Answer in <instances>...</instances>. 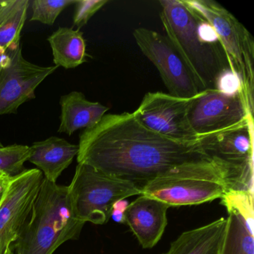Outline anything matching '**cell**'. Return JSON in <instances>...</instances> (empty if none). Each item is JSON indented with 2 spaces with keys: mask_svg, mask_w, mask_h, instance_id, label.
I'll list each match as a JSON object with an SVG mask.
<instances>
[{
  "mask_svg": "<svg viewBox=\"0 0 254 254\" xmlns=\"http://www.w3.org/2000/svg\"><path fill=\"white\" fill-rule=\"evenodd\" d=\"M44 177L38 169L10 178L0 203V254L17 240L29 219Z\"/></svg>",
  "mask_w": 254,
  "mask_h": 254,
  "instance_id": "10",
  "label": "cell"
},
{
  "mask_svg": "<svg viewBox=\"0 0 254 254\" xmlns=\"http://www.w3.org/2000/svg\"><path fill=\"white\" fill-rule=\"evenodd\" d=\"M7 53L11 63L0 67V116L16 114L23 104L35 99L37 87L59 68L28 62L22 54L21 46Z\"/></svg>",
  "mask_w": 254,
  "mask_h": 254,
  "instance_id": "11",
  "label": "cell"
},
{
  "mask_svg": "<svg viewBox=\"0 0 254 254\" xmlns=\"http://www.w3.org/2000/svg\"><path fill=\"white\" fill-rule=\"evenodd\" d=\"M77 161L142 188L180 163L206 155L199 145H183L143 126L133 113L107 114L79 136Z\"/></svg>",
  "mask_w": 254,
  "mask_h": 254,
  "instance_id": "1",
  "label": "cell"
},
{
  "mask_svg": "<svg viewBox=\"0 0 254 254\" xmlns=\"http://www.w3.org/2000/svg\"><path fill=\"white\" fill-rule=\"evenodd\" d=\"M76 0H35L32 2L30 21L53 26L62 11L75 3Z\"/></svg>",
  "mask_w": 254,
  "mask_h": 254,
  "instance_id": "22",
  "label": "cell"
},
{
  "mask_svg": "<svg viewBox=\"0 0 254 254\" xmlns=\"http://www.w3.org/2000/svg\"><path fill=\"white\" fill-rule=\"evenodd\" d=\"M215 90L224 93V94L230 95V96H234V95L242 93L247 97L240 78L237 74L233 72L230 68L224 69L218 75L216 80H215ZM247 99H248V98L247 97ZM248 101H249V99H248ZM250 104L253 107H254V105H253L251 102H250Z\"/></svg>",
  "mask_w": 254,
  "mask_h": 254,
  "instance_id": "24",
  "label": "cell"
},
{
  "mask_svg": "<svg viewBox=\"0 0 254 254\" xmlns=\"http://www.w3.org/2000/svg\"><path fill=\"white\" fill-rule=\"evenodd\" d=\"M129 206L126 199H122L114 203L111 218L119 224H126V212Z\"/></svg>",
  "mask_w": 254,
  "mask_h": 254,
  "instance_id": "25",
  "label": "cell"
},
{
  "mask_svg": "<svg viewBox=\"0 0 254 254\" xmlns=\"http://www.w3.org/2000/svg\"><path fill=\"white\" fill-rule=\"evenodd\" d=\"M221 199L228 213L239 215L254 234V194L246 191L229 190Z\"/></svg>",
  "mask_w": 254,
  "mask_h": 254,
  "instance_id": "20",
  "label": "cell"
},
{
  "mask_svg": "<svg viewBox=\"0 0 254 254\" xmlns=\"http://www.w3.org/2000/svg\"><path fill=\"white\" fill-rule=\"evenodd\" d=\"M169 207L161 200L145 194H140L129 203L126 212V224L142 248H154L161 239L167 226Z\"/></svg>",
  "mask_w": 254,
  "mask_h": 254,
  "instance_id": "12",
  "label": "cell"
},
{
  "mask_svg": "<svg viewBox=\"0 0 254 254\" xmlns=\"http://www.w3.org/2000/svg\"><path fill=\"white\" fill-rule=\"evenodd\" d=\"M9 177L7 175H4V174L0 173V185L5 184L7 181L9 180Z\"/></svg>",
  "mask_w": 254,
  "mask_h": 254,
  "instance_id": "29",
  "label": "cell"
},
{
  "mask_svg": "<svg viewBox=\"0 0 254 254\" xmlns=\"http://www.w3.org/2000/svg\"><path fill=\"white\" fill-rule=\"evenodd\" d=\"M254 108L242 93L230 96L208 89L191 99L189 121L200 143L254 120Z\"/></svg>",
  "mask_w": 254,
  "mask_h": 254,
  "instance_id": "7",
  "label": "cell"
},
{
  "mask_svg": "<svg viewBox=\"0 0 254 254\" xmlns=\"http://www.w3.org/2000/svg\"><path fill=\"white\" fill-rule=\"evenodd\" d=\"M191 99L151 92L144 96L133 114L147 128L167 139L183 145L200 146L189 121Z\"/></svg>",
  "mask_w": 254,
  "mask_h": 254,
  "instance_id": "8",
  "label": "cell"
},
{
  "mask_svg": "<svg viewBox=\"0 0 254 254\" xmlns=\"http://www.w3.org/2000/svg\"><path fill=\"white\" fill-rule=\"evenodd\" d=\"M83 35L79 29L59 27L49 37L47 41L56 66L74 69L86 62V42Z\"/></svg>",
  "mask_w": 254,
  "mask_h": 254,
  "instance_id": "17",
  "label": "cell"
},
{
  "mask_svg": "<svg viewBox=\"0 0 254 254\" xmlns=\"http://www.w3.org/2000/svg\"><path fill=\"white\" fill-rule=\"evenodd\" d=\"M5 254H16L15 253H14V250H13L12 247H11V248H8V250H7L6 252L5 253Z\"/></svg>",
  "mask_w": 254,
  "mask_h": 254,
  "instance_id": "30",
  "label": "cell"
},
{
  "mask_svg": "<svg viewBox=\"0 0 254 254\" xmlns=\"http://www.w3.org/2000/svg\"><path fill=\"white\" fill-rule=\"evenodd\" d=\"M200 147L208 155L229 163L254 161V120L202 141Z\"/></svg>",
  "mask_w": 254,
  "mask_h": 254,
  "instance_id": "13",
  "label": "cell"
},
{
  "mask_svg": "<svg viewBox=\"0 0 254 254\" xmlns=\"http://www.w3.org/2000/svg\"><path fill=\"white\" fill-rule=\"evenodd\" d=\"M11 63V59L7 50L0 47V67H6Z\"/></svg>",
  "mask_w": 254,
  "mask_h": 254,
  "instance_id": "27",
  "label": "cell"
},
{
  "mask_svg": "<svg viewBox=\"0 0 254 254\" xmlns=\"http://www.w3.org/2000/svg\"><path fill=\"white\" fill-rule=\"evenodd\" d=\"M228 214L221 254H254V234L239 215Z\"/></svg>",
  "mask_w": 254,
  "mask_h": 254,
  "instance_id": "18",
  "label": "cell"
},
{
  "mask_svg": "<svg viewBox=\"0 0 254 254\" xmlns=\"http://www.w3.org/2000/svg\"><path fill=\"white\" fill-rule=\"evenodd\" d=\"M68 191L77 217L84 222L102 225L111 218L116 202L140 195L142 188L88 165L78 163Z\"/></svg>",
  "mask_w": 254,
  "mask_h": 254,
  "instance_id": "5",
  "label": "cell"
},
{
  "mask_svg": "<svg viewBox=\"0 0 254 254\" xmlns=\"http://www.w3.org/2000/svg\"><path fill=\"white\" fill-rule=\"evenodd\" d=\"M8 181H7L5 184L0 185V203L2 201V197H3L4 194H5V188H6L7 184H8Z\"/></svg>",
  "mask_w": 254,
  "mask_h": 254,
  "instance_id": "28",
  "label": "cell"
},
{
  "mask_svg": "<svg viewBox=\"0 0 254 254\" xmlns=\"http://www.w3.org/2000/svg\"><path fill=\"white\" fill-rule=\"evenodd\" d=\"M60 126L58 132L71 136L79 129H87L97 124L109 111L108 107L90 102L84 93L72 91L60 99Z\"/></svg>",
  "mask_w": 254,
  "mask_h": 254,
  "instance_id": "15",
  "label": "cell"
},
{
  "mask_svg": "<svg viewBox=\"0 0 254 254\" xmlns=\"http://www.w3.org/2000/svg\"><path fill=\"white\" fill-rule=\"evenodd\" d=\"M227 228V218L184 232L163 254H221Z\"/></svg>",
  "mask_w": 254,
  "mask_h": 254,
  "instance_id": "16",
  "label": "cell"
},
{
  "mask_svg": "<svg viewBox=\"0 0 254 254\" xmlns=\"http://www.w3.org/2000/svg\"><path fill=\"white\" fill-rule=\"evenodd\" d=\"M30 3L29 0H15L11 11L0 23V47L14 50L20 47V35Z\"/></svg>",
  "mask_w": 254,
  "mask_h": 254,
  "instance_id": "19",
  "label": "cell"
},
{
  "mask_svg": "<svg viewBox=\"0 0 254 254\" xmlns=\"http://www.w3.org/2000/svg\"><path fill=\"white\" fill-rule=\"evenodd\" d=\"M108 2L109 0H76L74 4V26L78 29L84 27L91 17Z\"/></svg>",
  "mask_w": 254,
  "mask_h": 254,
  "instance_id": "23",
  "label": "cell"
},
{
  "mask_svg": "<svg viewBox=\"0 0 254 254\" xmlns=\"http://www.w3.org/2000/svg\"><path fill=\"white\" fill-rule=\"evenodd\" d=\"M86 223L75 215L68 187L44 178L29 219L13 245L16 254H53L78 239Z\"/></svg>",
  "mask_w": 254,
  "mask_h": 254,
  "instance_id": "3",
  "label": "cell"
},
{
  "mask_svg": "<svg viewBox=\"0 0 254 254\" xmlns=\"http://www.w3.org/2000/svg\"><path fill=\"white\" fill-rule=\"evenodd\" d=\"M4 145H2V142H1V141H0V148H2V147H3Z\"/></svg>",
  "mask_w": 254,
  "mask_h": 254,
  "instance_id": "31",
  "label": "cell"
},
{
  "mask_svg": "<svg viewBox=\"0 0 254 254\" xmlns=\"http://www.w3.org/2000/svg\"><path fill=\"white\" fill-rule=\"evenodd\" d=\"M28 161L38 168L44 178L57 182L65 169L69 167L78 153V145L66 139L51 136L44 141L34 142Z\"/></svg>",
  "mask_w": 254,
  "mask_h": 254,
  "instance_id": "14",
  "label": "cell"
},
{
  "mask_svg": "<svg viewBox=\"0 0 254 254\" xmlns=\"http://www.w3.org/2000/svg\"><path fill=\"white\" fill-rule=\"evenodd\" d=\"M218 35L228 62L237 74L250 102L254 104V41L252 35L228 10L213 0H182Z\"/></svg>",
  "mask_w": 254,
  "mask_h": 254,
  "instance_id": "6",
  "label": "cell"
},
{
  "mask_svg": "<svg viewBox=\"0 0 254 254\" xmlns=\"http://www.w3.org/2000/svg\"><path fill=\"white\" fill-rule=\"evenodd\" d=\"M15 0H0V23L11 11Z\"/></svg>",
  "mask_w": 254,
  "mask_h": 254,
  "instance_id": "26",
  "label": "cell"
},
{
  "mask_svg": "<svg viewBox=\"0 0 254 254\" xmlns=\"http://www.w3.org/2000/svg\"><path fill=\"white\" fill-rule=\"evenodd\" d=\"M160 20L168 39L192 75L200 91L215 89L217 77L229 67L221 46L202 42L197 16L182 0H161Z\"/></svg>",
  "mask_w": 254,
  "mask_h": 254,
  "instance_id": "4",
  "label": "cell"
},
{
  "mask_svg": "<svg viewBox=\"0 0 254 254\" xmlns=\"http://www.w3.org/2000/svg\"><path fill=\"white\" fill-rule=\"evenodd\" d=\"M229 190L254 194V161L237 164L206 154L160 174L142 187V194L177 207L212 201Z\"/></svg>",
  "mask_w": 254,
  "mask_h": 254,
  "instance_id": "2",
  "label": "cell"
},
{
  "mask_svg": "<svg viewBox=\"0 0 254 254\" xmlns=\"http://www.w3.org/2000/svg\"><path fill=\"white\" fill-rule=\"evenodd\" d=\"M133 36L144 56L154 65L169 94L191 99L200 93L192 75L166 35L139 27Z\"/></svg>",
  "mask_w": 254,
  "mask_h": 254,
  "instance_id": "9",
  "label": "cell"
},
{
  "mask_svg": "<svg viewBox=\"0 0 254 254\" xmlns=\"http://www.w3.org/2000/svg\"><path fill=\"white\" fill-rule=\"evenodd\" d=\"M30 154L31 148L27 145L14 144L0 148V173L9 178L21 173Z\"/></svg>",
  "mask_w": 254,
  "mask_h": 254,
  "instance_id": "21",
  "label": "cell"
}]
</instances>
